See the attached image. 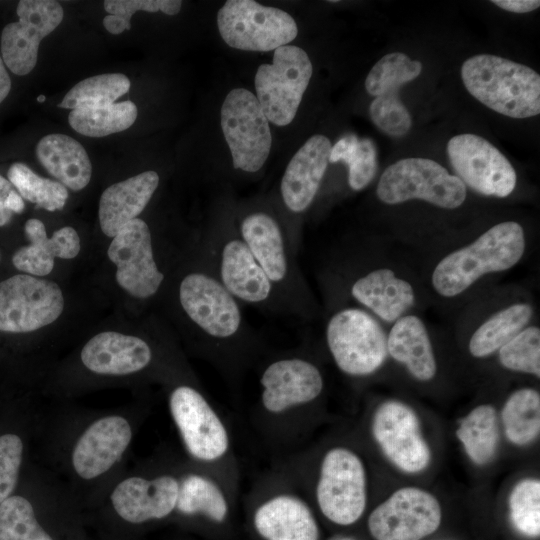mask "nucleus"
<instances>
[{
	"label": "nucleus",
	"mask_w": 540,
	"mask_h": 540,
	"mask_svg": "<svg viewBox=\"0 0 540 540\" xmlns=\"http://www.w3.org/2000/svg\"><path fill=\"white\" fill-rule=\"evenodd\" d=\"M0 540H53L39 524L29 500L12 495L0 504Z\"/></svg>",
	"instance_id": "38"
},
{
	"label": "nucleus",
	"mask_w": 540,
	"mask_h": 540,
	"mask_svg": "<svg viewBox=\"0 0 540 540\" xmlns=\"http://www.w3.org/2000/svg\"><path fill=\"white\" fill-rule=\"evenodd\" d=\"M23 457V442L12 433L0 436V504L12 496Z\"/></svg>",
	"instance_id": "42"
},
{
	"label": "nucleus",
	"mask_w": 540,
	"mask_h": 540,
	"mask_svg": "<svg viewBox=\"0 0 540 540\" xmlns=\"http://www.w3.org/2000/svg\"><path fill=\"white\" fill-rule=\"evenodd\" d=\"M369 114L373 123L390 136H403L411 128L410 113L401 102L398 90L375 97L370 104Z\"/></svg>",
	"instance_id": "41"
},
{
	"label": "nucleus",
	"mask_w": 540,
	"mask_h": 540,
	"mask_svg": "<svg viewBox=\"0 0 540 540\" xmlns=\"http://www.w3.org/2000/svg\"><path fill=\"white\" fill-rule=\"evenodd\" d=\"M169 409L188 453L200 461H215L229 448L227 430L212 406L196 388L175 387Z\"/></svg>",
	"instance_id": "17"
},
{
	"label": "nucleus",
	"mask_w": 540,
	"mask_h": 540,
	"mask_svg": "<svg viewBox=\"0 0 540 540\" xmlns=\"http://www.w3.org/2000/svg\"><path fill=\"white\" fill-rule=\"evenodd\" d=\"M441 506L436 497L417 487L396 490L368 518L375 540H422L440 526Z\"/></svg>",
	"instance_id": "14"
},
{
	"label": "nucleus",
	"mask_w": 540,
	"mask_h": 540,
	"mask_svg": "<svg viewBox=\"0 0 540 540\" xmlns=\"http://www.w3.org/2000/svg\"><path fill=\"white\" fill-rule=\"evenodd\" d=\"M461 78L467 91L495 112L518 119L540 113V76L528 66L478 54L464 61Z\"/></svg>",
	"instance_id": "5"
},
{
	"label": "nucleus",
	"mask_w": 540,
	"mask_h": 540,
	"mask_svg": "<svg viewBox=\"0 0 540 540\" xmlns=\"http://www.w3.org/2000/svg\"><path fill=\"white\" fill-rule=\"evenodd\" d=\"M18 21L7 24L1 34L2 60L14 74L30 73L38 58L39 44L62 22L64 11L53 0H21Z\"/></svg>",
	"instance_id": "18"
},
{
	"label": "nucleus",
	"mask_w": 540,
	"mask_h": 540,
	"mask_svg": "<svg viewBox=\"0 0 540 540\" xmlns=\"http://www.w3.org/2000/svg\"><path fill=\"white\" fill-rule=\"evenodd\" d=\"M261 403L270 413H282L314 401L324 388L319 368L301 356L272 360L260 376Z\"/></svg>",
	"instance_id": "19"
},
{
	"label": "nucleus",
	"mask_w": 540,
	"mask_h": 540,
	"mask_svg": "<svg viewBox=\"0 0 540 540\" xmlns=\"http://www.w3.org/2000/svg\"><path fill=\"white\" fill-rule=\"evenodd\" d=\"M496 6L514 13H527L536 10L540 6L538 0H493Z\"/></svg>",
	"instance_id": "47"
},
{
	"label": "nucleus",
	"mask_w": 540,
	"mask_h": 540,
	"mask_svg": "<svg viewBox=\"0 0 540 540\" xmlns=\"http://www.w3.org/2000/svg\"><path fill=\"white\" fill-rule=\"evenodd\" d=\"M501 365L512 371L540 377V329L523 328L499 350Z\"/></svg>",
	"instance_id": "40"
},
{
	"label": "nucleus",
	"mask_w": 540,
	"mask_h": 540,
	"mask_svg": "<svg viewBox=\"0 0 540 540\" xmlns=\"http://www.w3.org/2000/svg\"><path fill=\"white\" fill-rule=\"evenodd\" d=\"M129 78L120 73L88 77L75 84L58 104L59 108L76 109L115 103L130 89Z\"/></svg>",
	"instance_id": "35"
},
{
	"label": "nucleus",
	"mask_w": 540,
	"mask_h": 540,
	"mask_svg": "<svg viewBox=\"0 0 540 540\" xmlns=\"http://www.w3.org/2000/svg\"><path fill=\"white\" fill-rule=\"evenodd\" d=\"M510 519L524 536L540 535V481L526 478L519 481L509 496Z\"/></svg>",
	"instance_id": "39"
},
{
	"label": "nucleus",
	"mask_w": 540,
	"mask_h": 540,
	"mask_svg": "<svg viewBox=\"0 0 540 540\" xmlns=\"http://www.w3.org/2000/svg\"><path fill=\"white\" fill-rule=\"evenodd\" d=\"M107 255L117 267V283L131 296L149 299L160 291L166 275L157 264L151 230L144 220L128 222L113 237Z\"/></svg>",
	"instance_id": "15"
},
{
	"label": "nucleus",
	"mask_w": 540,
	"mask_h": 540,
	"mask_svg": "<svg viewBox=\"0 0 540 540\" xmlns=\"http://www.w3.org/2000/svg\"><path fill=\"white\" fill-rule=\"evenodd\" d=\"M159 181L158 173L148 170L106 188L98 208L102 232L114 237L128 222L138 218L157 190Z\"/></svg>",
	"instance_id": "25"
},
{
	"label": "nucleus",
	"mask_w": 540,
	"mask_h": 540,
	"mask_svg": "<svg viewBox=\"0 0 540 540\" xmlns=\"http://www.w3.org/2000/svg\"><path fill=\"white\" fill-rule=\"evenodd\" d=\"M13 187L0 175V227L8 224L14 213L20 214L25 208L23 198Z\"/></svg>",
	"instance_id": "45"
},
{
	"label": "nucleus",
	"mask_w": 540,
	"mask_h": 540,
	"mask_svg": "<svg viewBox=\"0 0 540 540\" xmlns=\"http://www.w3.org/2000/svg\"><path fill=\"white\" fill-rule=\"evenodd\" d=\"M81 361L90 371L102 375H128L142 371L153 359L144 339L119 332H101L81 350Z\"/></svg>",
	"instance_id": "23"
},
{
	"label": "nucleus",
	"mask_w": 540,
	"mask_h": 540,
	"mask_svg": "<svg viewBox=\"0 0 540 540\" xmlns=\"http://www.w3.org/2000/svg\"><path fill=\"white\" fill-rule=\"evenodd\" d=\"M177 283L176 301L187 326L212 354L230 356L245 351L257 340L242 312V304L222 285L202 256Z\"/></svg>",
	"instance_id": "1"
},
{
	"label": "nucleus",
	"mask_w": 540,
	"mask_h": 540,
	"mask_svg": "<svg viewBox=\"0 0 540 540\" xmlns=\"http://www.w3.org/2000/svg\"><path fill=\"white\" fill-rule=\"evenodd\" d=\"M525 246L519 223L496 224L471 244L440 260L432 273V286L443 297L457 296L483 275L513 267L522 258Z\"/></svg>",
	"instance_id": "4"
},
{
	"label": "nucleus",
	"mask_w": 540,
	"mask_h": 540,
	"mask_svg": "<svg viewBox=\"0 0 540 540\" xmlns=\"http://www.w3.org/2000/svg\"><path fill=\"white\" fill-rule=\"evenodd\" d=\"M348 294L388 323L397 321L415 303L411 284L389 268L356 275L349 282Z\"/></svg>",
	"instance_id": "24"
},
{
	"label": "nucleus",
	"mask_w": 540,
	"mask_h": 540,
	"mask_svg": "<svg viewBox=\"0 0 540 540\" xmlns=\"http://www.w3.org/2000/svg\"><path fill=\"white\" fill-rule=\"evenodd\" d=\"M307 53L295 45L274 50L272 64L257 69L254 83L258 99L268 121L286 126L295 118L312 76Z\"/></svg>",
	"instance_id": "9"
},
{
	"label": "nucleus",
	"mask_w": 540,
	"mask_h": 540,
	"mask_svg": "<svg viewBox=\"0 0 540 540\" xmlns=\"http://www.w3.org/2000/svg\"><path fill=\"white\" fill-rule=\"evenodd\" d=\"M456 436L474 464H489L495 458L499 445L495 408L490 404L475 407L460 421Z\"/></svg>",
	"instance_id": "30"
},
{
	"label": "nucleus",
	"mask_w": 540,
	"mask_h": 540,
	"mask_svg": "<svg viewBox=\"0 0 540 540\" xmlns=\"http://www.w3.org/2000/svg\"><path fill=\"white\" fill-rule=\"evenodd\" d=\"M221 128L234 169L259 171L271 149L269 121L256 96L244 88L231 90L221 107Z\"/></svg>",
	"instance_id": "11"
},
{
	"label": "nucleus",
	"mask_w": 540,
	"mask_h": 540,
	"mask_svg": "<svg viewBox=\"0 0 540 540\" xmlns=\"http://www.w3.org/2000/svg\"><path fill=\"white\" fill-rule=\"evenodd\" d=\"M254 526L265 540H318L319 528L309 507L297 497L277 495L261 504Z\"/></svg>",
	"instance_id": "27"
},
{
	"label": "nucleus",
	"mask_w": 540,
	"mask_h": 540,
	"mask_svg": "<svg viewBox=\"0 0 540 540\" xmlns=\"http://www.w3.org/2000/svg\"><path fill=\"white\" fill-rule=\"evenodd\" d=\"M359 143V138L354 134H349L339 139L334 146L331 147L329 155V163H336L346 160L353 154Z\"/></svg>",
	"instance_id": "46"
},
{
	"label": "nucleus",
	"mask_w": 540,
	"mask_h": 540,
	"mask_svg": "<svg viewBox=\"0 0 540 540\" xmlns=\"http://www.w3.org/2000/svg\"><path fill=\"white\" fill-rule=\"evenodd\" d=\"M45 100H46V97H45L44 95H40V96L37 97V101H38L39 103H42V102H44Z\"/></svg>",
	"instance_id": "50"
},
{
	"label": "nucleus",
	"mask_w": 540,
	"mask_h": 540,
	"mask_svg": "<svg viewBox=\"0 0 540 540\" xmlns=\"http://www.w3.org/2000/svg\"><path fill=\"white\" fill-rule=\"evenodd\" d=\"M182 1L180 0H106L104 9L108 14L119 17L131 29V17L137 11L158 12L167 15H176L180 12Z\"/></svg>",
	"instance_id": "44"
},
{
	"label": "nucleus",
	"mask_w": 540,
	"mask_h": 540,
	"mask_svg": "<svg viewBox=\"0 0 540 540\" xmlns=\"http://www.w3.org/2000/svg\"><path fill=\"white\" fill-rule=\"evenodd\" d=\"M387 351L420 381H429L436 375L431 340L423 321L417 316H402L394 322L387 337Z\"/></svg>",
	"instance_id": "29"
},
{
	"label": "nucleus",
	"mask_w": 540,
	"mask_h": 540,
	"mask_svg": "<svg viewBox=\"0 0 540 540\" xmlns=\"http://www.w3.org/2000/svg\"><path fill=\"white\" fill-rule=\"evenodd\" d=\"M348 166V184L354 191L364 189L375 177L377 171V153L371 139H359L358 146L346 160Z\"/></svg>",
	"instance_id": "43"
},
{
	"label": "nucleus",
	"mask_w": 540,
	"mask_h": 540,
	"mask_svg": "<svg viewBox=\"0 0 540 540\" xmlns=\"http://www.w3.org/2000/svg\"><path fill=\"white\" fill-rule=\"evenodd\" d=\"M64 308L57 283L19 274L0 282V331L26 333L53 323Z\"/></svg>",
	"instance_id": "12"
},
{
	"label": "nucleus",
	"mask_w": 540,
	"mask_h": 540,
	"mask_svg": "<svg viewBox=\"0 0 540 540\" xmlns=\"http://www.w3.org/2000/svg\"><path fill=\"white\" fill-rule=\"evenodd\" d=\"M325 338L337 367L349 376H367L385 362L387 336L379 322L367 311L345 307L327 321Z\"/></svg>",
	"instance_id": "6"
},
{
	"label": "nucleus",
	"mask_w": 540,
	"mask_h": 540,
	"mask_svg": "<svg viewBox=\"0 0 540 540\" xmlns=\"http://www.w3.org/2000/svg\"><path fill=\"white\" fill-rule=\"evenodd\" d=\"M7 175L20 196L38 208L52 212L65 206L68 191L61 183L40 177L23 163L12 164Z\"/></svg>",
	"instance_id": "36"
},
{
	"label": "nucleus",
	"mask_w": 540,
	"mask_h": 540,
	"mask_svg": "<svg viewBox=\"0 0 540 540\" xmlns=\"http://www.w3.org/2000/svg\"><path fill=\"white\" fill-rule=\"evenodd\" d=\"M43 168L57 182L73 191L84 189L92 176V165L85 148L74 138L52 133L42 137L35 148Z\"/></svg>",
	"instance_id": "28"
},
{
	"label": "nucleus",
	"mask_w": 540,
	"mask_h": 540,
	"mask_svg": "<svg viewBox=\"0 0 540 540\" xmlns=\"http://www.w3.org/2000/svg\"><path fill=\"white\" fill-rule=\"evenodd\" d=\"M316 499L322 514L335 524L347 526L360 519L367 504V477L356 453L335 447L324 455Z\"/></svg>",
	"instance_id": "10"
},
{
	"label": "nucleus",
	"mask_w": 540,
	"mask_h": 540,
	"mask_svg": "<svg viewBox=\"0 0 540 540\" xmlns=\"http://www.w3.org/2000/svg\"><path fill=\"white\" fill-rule=\"evenodd\" d=\"M532 315L533 309L527 303H515L496 312L472 334L469 341L470 354L483 358L498 351L525 328Z\"/></svg>",
	"instance_id": "31"
},
{
	"label": "nucleus",
	"mask_w": 540,
	"mask_h": 540,
	"mask_svg": "<svg viewBox=\"0 0 540 540\" xmlns=\"http://www.w3.org/2000/svg\"><path fill=\"white\" fill-rule=\"evenodd\" d=\"M198 246L217 279L242 305L288 317L281 299L238 233L235 222L221 219L212 225Z\"/></svg>",
	"instance_id": "3"
},
{
	"label": "nucleus",
	"mask_w": 540,
	"mask_h": 540,
	"mask_svg": "<svg viewBox=\"0 0 540 540\" xmlns=\"http://www.w3.org/2000/svg\"><path fill=\"white\" fill-rule=\"evenodd\" d=\"M178 493L179 481L171 475L132 476L115 486L110 500L119 517L140 524L168 516L176 509Z\"/></svg>",
	"instance_id": "21"
},
{
	"label": "nucleus",
	"mask_w": 540,
	"mask_h": 540,
	"mask_svg": "<svg viewBox=\"0 0 540 540\" xmlns=\"http://www.w3.org/2000/svg\"><path fill=\"white\" fill-rule=\"evenodd\" d=\"M24 231L30 244L14 253L12 263L18 270L34 276L48 275L56 257L72 259L81 248L79 235L70 226L56 230L48 238L44 224L32 218L26 221Z\"/></svg>",
	"instance_id": "26"
},
{
	"label": "nucleus",
	"mask_w": 540,
	"mask_h": 540,
	"mask_svg": "<svg viewBox=\"0 0 540 540\" xmlns=\"http://www.w3.org/2000/svg\"><path fill=\"white\" fill-rule=\"evenodd\" d=\"M376 193L386 204L421 199L440 208L455 209L466 199V186L439 163L427 158L410 157L385 169Z\"/></svg>",
	"instance_id": "7"
},
{
	"label": "nucleus",
	"mask_w": 540,
	"mask_h": 540,
	"mask_svg": "<svg viewBox=\"0 0 540 540\" xmlns=\"http://www.w3.org/2000/svg\"><path fill=\"white\" fill-rule=\"evenodd\" d=\"M176 509L185 515L201 514L221 523L228 514V503L214 481L199 474H190L179 482Z\"/></svg>",
	"instance_id": "34"
},
{
	"label": "nucleus",
	"mask_w": 540,
	"mask_h": 540,
	"mask_svg": "<svg viewBox=\"0 0 540 540\" xmlns=\"http://www.w3.org/2000/svg\"><path fill=\"white\" fill-rule=\"evenodd\" d=\"M129 421L120 415L101 417L79 436L72 450L71 462L84 480L108 472L123 456L132 440Z\"/></svg>",
	"instance_id": "20"
},
{
	"label": "nucleus",
	"mask_w": 540,
	"mask_h": 540,
	"mask_svg": "<svg viewBox=\"0 0 540 540\" xmlns=\"http://www.w3.org/2000/svg\"><path fill=\"white\" fill-rule=\"evenodd\" d=\"M371 428L385 457L402 472L416 474L430 465V447L422 435L417 413L407 404L383 402L374 412Z\"/></svg>",
	"instance_id": "16"
},
{
	"label": "nucleus",
	"mask_w": 540,
	"mask_h": 540,
	"mask_svg": "<svg viewBox=\"0 0 540 540\" xmlns=\"http://www.w3.org/2000/svg\"><path fill=\"white\" fill-rule=\"evenodd\" d=\"M447 155L455 176L475 192L498 198L513 192L516 172L488 140L471 133L456 135L447 143Z\"/></svg>",
	"instance_id": "13"
},
{
	"label": "nucleus",
	"mask_w": 540,
	"mask_h": 540,
	"mask_svg": "<svg viewBox=\"0 0 540 540\" xmlns=\"http://www.w3.org/2000/svg\"><path fill=\"white\" fill-rule=\"evenodd\" d=\"M217 26L226 44L244 51L275 50L298 34L290 14L253 0L226 1L218 11Z\"/></svg>",
	"instance_id": "8"
},
{
	"label": "nucleus",
	"mask_w": 540,
	"mask_h": 540,
	"mask_svg": "<svg viewBox=\"0 0 540 540\" xmlns=\"http://www.w3.org/2000/svg\"><path fill=\"white\" fill-rule=\"evenodd\" d=\"M507 439L517 446H526L540 433V395L533 388L513 392L501 411Z\"/></svg>",
	"instance_id": "33"
},
{
	"label": "nucleus",
	"mask_w": 540,
	"mask_h": 540,
	"mask_svg": "<svg viewBox=\"0 0 540 540\" xmlns=\"http://www.w3.org/2000/svg\"><path fill=\"white\" fill-rule=\"evenodd\" d=\"M421 71L420 61L412 60L402 52H392L372 67L365 80V89L369 95L377 97L398 90L401 85L417 78Z\"/></svg>",
	"instance_id": "37"
},
{
	"label": "nucleus",
	"mask_w": 540,
	"mask_h": 540,
	"mask_svg": "<svg viewBox=\"0 0 540 540\" xmlns=\"http://www.w3.org/2000/svg\"><path fill=\"white\" fill-rule=\"evenodd\" d=\"M138 110L134 102L127 100L106 105L80 107L71 110L70 126L88 137H104L131 127Z\"/></svg>",
	"instance_id": "32"
},
{
	"label": "nucleus",
	"mask_w": 540,
	"mask_h": 540,
	"mask_svg": "<svg viewBox=\"0 0 540 540\" xmlns=\"http://www.w3.org/2000/svg\"><path fill=\"white\" fill-rule=\"evenodd\" d=\"M11 90V80L5 68V64L0 57V104L7 97Z\"/></svg>",
	"instance_id": "49"
},
{
	"label": "nucleus",
	"mask_w": 540,
	"mask_h": 540,
	"mask_svg": "<svg viewBox=\"0 0 540 540\" xmlns=\"http://www.w3.org/2000/svg\"><path fill=\"white\" fill-rule=\"evenodd\" d=\"M103 26L109 33L114 35L121 34L124 30H127L125 23L119 17L110 14L104 17Z\"/></svg>",
	"instance_id": "48"
},
{
	"label": "nucleus",
	"mask_w": 540,
	"mask_h": 540,
	"mask_svg": "<svg viewBox=\"0 0 540 540\" xmlns=\"http://www.w3.org/2000/svg\"><path fill=\"white\" fill-rule=\"evenodd\" d=\"M330 140L310 137L289 161L280 182V196L292 215L305 212L314 201L329 163Z\"/></svg>",
	"instance_id": "22"
},
{
	"label": "nucleus",
	"mask_w": 540,
	"mask_h": 540,
	"mask_svg": "<svg viewBox=\"0 0 540 540\" xmlns=\"http://www.w3.org/2000/svg\"><path fill=\"white\" fill-rule=\"evenodd\" d=\"M235 224L260 268L281 299L288 317L309 319L314 302L297 263L285 226L271 211H244Z\"/></svg>",
	"instance_id": "2"
}]
</instances>
